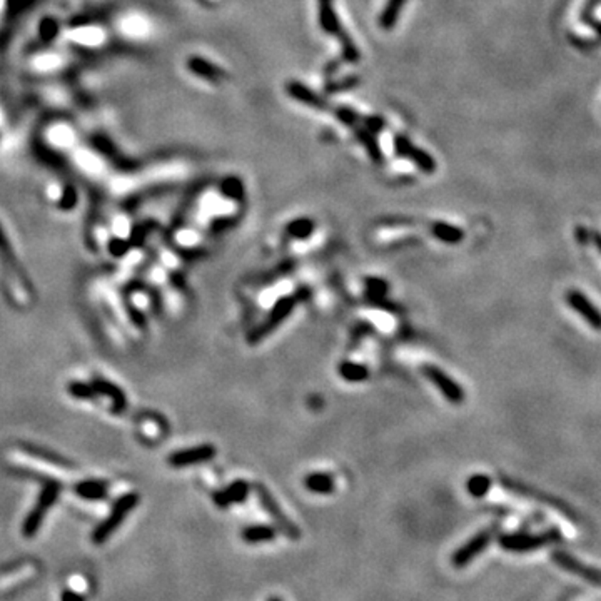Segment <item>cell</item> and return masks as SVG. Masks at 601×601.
<instances>
[{
  "mask_svg": "<svg viewBox=\"0 0 601 601\" xmlns=\"http://www.w3.org/2000/svg\"><path fill=\"white\" fill-rule=\"evenodd\" d=\"M304 298H306V291H299V292H294V294L280 298L278 303H276V306L271 309L269 316L264 319V323L259 324L256 330H252V332L249 334V343L251 344L259 343V341H263L266 336H269L279 324L284 323V319L294 311V307L298 306Z\"/></svg>",
  "mask_w": 601,
  "mask_h": 601,
  "instance_id": "1",
  "label": "cell"
},
{
  "mask_svg": "<svg viewBox=\"0 0 601 601\" xmlns=\"http://www.w3.org/2000/svg\"><path fill=\"white\" fill-rule=\"evenodd\" d=\"M319 22L321 27L327 32V34L338 35L341 39V46H343V54L350 62H356L359 59L358 49L354 44L351 42L350 35H346L341 29V23L336 17L334 7H332V0H319Z\"/></svg>",
  "mask_w": 601,
  "mask_h": 601,
  "instance_id": "2",
  "label": "cell"
},
{
  "mask_svg": "<svg viewBox=\"0 0 601 601\" xmlns=\"http://www.w3.org/2000/svg\"><path fill=\"white\" fill-rule=\"evenodd\" d=\"M137 499L139 498L135 493H129V495L122 496V498L114 504V508H112L109 518L104 519V523H100L97 530L92 533V541H94L95 544H100L106 540H109V536L117 530V526L122 523L124 518L134 510L135 504H137Z\"/></svg>",
  "mask_w": 601,
  "mask_h": 601,
  "instance_id": "3",
  "label": "cell"
},
{
  "mask_svg": "<svg viewBox=\"0 0 601 601\" xmlns=\"http://www.w3.org/2000/svg\"><path fill=\"white\" fill-rule=\"evenodd\" d=\"M254 491H256V495H258L260 506L264 508V511L269 513L271 518L274 519L276 524H278L279 530L283 531L289 540H299V536H300L299 528L296 526V524L292 523L289 518H287L286 513L280 510V506L278 504V501L274 499L272 493L267 490V488L264 486L263 483H256Z\"/></svg>",
  "mask_w": 601,
  "mask_h": 601,
  "instance_id": "4",
  "label": "cell"
},
{
  "mask_svg": "<svg viewBox=\"0 0 601 601\" xmlns=\"http://www.w3.org/2000/svg\"><path fill=\"white\" fill-rule=\"evenodd\" d=\"M498 530H499L498 524H496V526L493 524V526L486 528V530L476 533V535L473 536L470 541H466V543H464L463 546H461L459 550L451 556L452 566L455 568L468 566V564H470L471 561L479 555V553H483L484 550H486V546L491 543V540L495 538V535L498 533Z\"/></svg>",
  "mask_w": 601,
  "mask_h": 601,
  "instance_id": "5",
  "label": "cell"
},
{
  "mask_svg": "<svg viewBox=\"0 0 601 601\" xmlns=\"http://www.w3.org/2000/svg\"><path fill=\"white\" fill-rule=\"evenodd\" d=\"M560 540V533L556 530L540 533V535H528V533H513L503 535L499 538V544L508 551H531L538 550L543 544Z\"/></svg>",
  "mask_w": 601,
  "mask_h": 601,
  "instance_id": "6",
  "label": "cell"
},
{
  "mask_svg": "<svg viewBox=\"0 0 601 601\" xmlns=\"http://www.w3.org/2000/svg\"><path fill=\"white\" fill-rule=\"evenodd\" d=\"M421 372H423V374L426 376L436 388H438L441 394L450 401L451 404L463 403L464 401L463 388H461L455 379L450 378V376H448L443 370H439L438 366H432V364H428V366L421 368Z\"/></svg>",
  "mask_w": 601,
  "mask_h": 601,
  "instance_id": "7",
  "label": "cell"
},
{
  "mask_svg": "<svg viewBox=\"0 0 601 601\" xmlns=\"http://www.w3.org/2000/svg\"><path fill=\"white\" fill-rule=\"evenodd\" d=\"M57 496H59L57 484H47V486L44 488L42 495H40V498L37 501V504H35V508L30 511V515L27 516L26 521H23L22 533L26 538H32V536L37 533L40 524H42L44 516H46V513H47V510H49L50 504L54 503L55 499H57Z\"/></svg>",
  "mask_w": 601,
  "mask_h": 601,
  "instance_id": "8",
  "label": "cell"
},
{
  "mask_svg": "<svg viewBox=\"0 0 601 601\" xmlns=\"http://www.w3.org/2000/svg\"><path fill=\"white\" fill-rule=\"evenodd\" d=\"M394 149L396 154L401 155V158L410 159L412 164H416L418 169L426 172V174H431V172L436 171V162L432 159V155L428 154L426 151L416 147L406 135H396Z\"/></svg>",
  "mask_w": 601,
  "mask_h": 601,
  "instance_id": "9",
  "label": "cell"
},
{
  "mask_svg": "<svg viewBox=\"0 0 601 601\" xmlns=\"http://www.w3.org/2000/svg\"><path fill=\"white\" fill-rule=\"evenodd\" d=\"M566 300L573 311L586 321L593 330H601V311L581 291L570 289L566 292Z\"/></svg>",
  "mask_w": 601,
  "mask_h": 601,
  "instance_id": "10",
  "label": "cell"
},
{
  "mask_svg": "<svg viewBox=\"0 0 601 601\" xmlns=\"http://www.w3.org/2000/svg\"><path fill=\"white\" fill-rule=\"evenodd\" d=\"M216 456V448H212L211 444H202V446L189 448V450H184L175 452L171 456V464L175 468L189 466V464H198L204 463V461H209Z\"/></svg>",
  "mask_w": 601,
  "mask_h": 601,
  "instance_id": "11",
  "label": "cell"
},
{
  "mask_svg": "<svg viewBox=\"0 0 601 601\" xmlns=\"http://www.w3.org/2000/svg\"><path fill=\"white\" fill-rule=\"evenodd\" d=\"M287 94H289L292 99L299 100L300 104H306V106L312 107V109L324 111L327 107L326 99L321 97L319 94H316L314 90L309 89V87H306L304 84L298 82V80H292V82L287 84Z\"/></svg>",
  "mask_w": 601,
  "mask_h": 601,
  "instance_id": "12",
  "label": "cell"
},
{
  "mask_svg": "<svg viewBox=\"0 0 601 601\" xmlns=\"http://www.w3.org/2000/svg\"><path fill=\"white\" fill-rule=\"evenodd\" d=\"M247 493H249V484H247L244 479H238L232 484H229L224 491L216 493L214 503L218 504L219 508H222V510H226V508L231 506V504L240 503V501L246 499Z\"/></svg>",
  "mask_w": 601,
  "mask_h": 601,
  "instance_id": "13",
  "label": "cell"
},
{
  "mask_svg": "<svg viewBox=\"0 0 601 601\" xmlns=\"http://www.w3.org/2000/svg\"><path fill=\"white\" fill-rule=\"evenodd\" d=\"M304 488L316 495H331L336 490V483L330 473H311L304 478Z\"/></svg>",
  "mask_w": 601,
  "mask_h": 601,
  "instance_id": "14",
  "label": "cell"
},
{
  "mask_svg": "<svg viewBox=\"0 0 601 601\" xmlns=\"http://www.w3.org/2000/svg\"><path fill=\"white\" fill-rule=\"evenodd\" d=\"M432 234H435V238H438L439 240H443V242L446 244H459L461 240L464 238V232L459 229V227L451 226V224L446 222H435L431 227Z\"/></svg>",
  "mask_w": 601,
  "mask_h": 601,
  "instance_id": "15",
  "label": "cell"
},
{
  "mask_svg": "<svg viewBox=\"0 0 601 601\" xmlns=\"http://www.w3.org/2000/svg\"><path fill=\"white\" fill-rule=\"evenodd\" d=\"M404 6H406V0H388L386 7H384L383 14L379 17V23L384 30H391L394 27Z\"/></svg>",
  "mask_w": 601,
  "mask_h": 601,
  "instance_id": "16",
  "label": "cell"
},
{
  "mask_svg": "<svg viewBox=\"0 0 601 601\" xmlns=\"http://www.w3.org/2000/svg\"><path fill=\"white\" fill-rule=\"evenodd\" d=\"M356 137L359 139V142L363 144V147L366 149L368 155L372 159V162L381 164L383 162V154H381V149L378 146V142H376L374 134L370 132L368 129H356Z\"/></svg>",
  "mask_w": 601,
  "mask_h": 601,
  "instance_id": "17",
  "label": "cell"
},
{
  "mask_svg": "<svg viewBox=\"0 0 601 601\" xmlns=\"http://www.w3.org/2000/svg\"><path fill=\"white\" fill-rule=\"evenodd\" d=\"M276 538V530L272 526L266 524H256L249 526L242 531V540L246 543H263V541H271Z\"/></svg>",
  "mask_w": 601,
  "mask_h": 601,
  "instance_id": "18",
  "label": "cell"
},
{
  "mask_svg": "<svg viewBox=\"0 0 601 601\" xmlns=\"http://www.w3.org/2000/svg\"><path fill=\"white\" fill-rule=\"evenodd\" d=\"M339 374L346 381H350V383H359V381L368 379L370 371H368V368L364 366V364L344 361V363H341L339 366Z\"/></svg>",
  "mask_w": 601,
  "mask_h": 601,
  "instance_id": "19",
  "label": "cell"
},
{
  "mask_svg": "<svg viewBox=\"0 0 601 601\" xmlns=\"http://www.w3.org/2000/svg\"><path fill=\"white\" fill-rule=\"evenodd\" d=\"M191 69L194 70L198 75H202V77L209 79L211 82H218V80L224 75L222 70H219L218 67L212 66V64H209V62H206L204 59H192L191 60Z\"/></svg>",
  "mask_w": 601,
  "mask_h": 601,
  "instance_id": "20",
  "label": "cell"
},
{
  "mask_svg": "<svg viewBox=\"0 0 601 601\" xmlns=\"http://www.w3.org/2000/svg\"><path fill=\"white\" fill-rule=\"evenodd\" d=\"M491 488V479L484 475H475L468 479L466 490L473 498H483Z\"/></svg>",
  "mask_w": 601,
  "mask_h": 601,
  "instance_id": "21",
  "label": "cell"
},
{
  "mask_svg": "<svg viewBox=\"0 0 601 601\" xmlns=\"http://www.w3.org/2000/svg\"><path fill=\"white\" fill-rule=\"evenodd\" d=\"M312 231H314V222H312L311 219H306V218L292 220V222H289V226H287V234H289L291 238H294V239L309 238V236L312 234Z\"/></svg>",
  "mask_w": 601,
  "mask_h": 601,
  "instance_id": "22",
  "label": "cell"
},
{
  "mask_svg": "<svg viewBox=\"0 0 601 601\" xmlns=\"http://www.w3.org/2000/svg\"><path fill=\"white\" fill-rule=\"evenodd\" d=\"M104 491H106V488H104L102 483H97V481H89V483H82L77 488L79 495L84 496V498H89V499L102 498Z\"/></svg>",
  "mask_w": 601,
  "mask_h": 601,
  "instance_id": "23",
  "label": "cell"
},
{
  "mask_svg": "<svg viewBox=\"0 0 601 601\" xmlns=\"http://www.w3.org/2000/svg\"><path fill=\"white\" fill-rule=\"evenodd\" d=\"M242 192H244L242 182H240L238 178H229V179L224 180V184H222V194L224 195H227L229 199L239 200V199H242Z\"/></svg>",
  "mask_w": 601,
  "mask_h": 601,
  "instance_id": "24",
  "label": "cell"
},
{
  "mask_svg": "<svg viewBox=\"0 0 601 601\" xmlns=\"http://www.w3.org/2000/svg\"><path fill=\"white\" fill-rule=\"evenodd\" d=\"M334 112H336V117L347 127H356L361 122L358 112L350 109V107H339V109H336Z\"/></svg>",
  "mask_w": 601,
  "mask_h": 601,
  "instance_id": "25",
  "label": "cell"
},
{
  "mask_svg": "<svg viewBox=\"0 0 601 601\" xmlns=\"http://www.w3.org/2000/svg\"><path fill=\"white\" fill-rule=\"evenodd\" d=\"M368 287H370L371 296H381L384 298L388 291V284L381 279H368Z\"/></svg>",
  "mask_w": 601,
  "mask_h": 601,
  "instance_id": "26",
  "label": "cell"
},
{
  "mask_svg": "<svg viewBox=\"0 0 601 601\" xmlns=\"http://www.w3.org/2000/svg\"><path fill=\"white\" fill-rule=\"evenodd\" d=\"M356 84H358V80H356V77H351V79H343V82L341 84H338L334 80V82L332 84H330V86L326 87V90L327 92H339V90H346V89H351V87H354Z\"/></svg>",
  "mask_w": 601,
  "mask_h": 601,
  "instance_id": "27",
  "label": "cell"
},
{
  "mask_svg": "<svg viewBox=\"0 0 601 601\" xmlns=\"http://www.w3.org/2000/svg\"><path fill=\"white\" fill-rule=\"evenodd\" d=\"M361 122H363L364 129H368L370 132H372V134H378V132H379L381 129H383V126H384L383 119H379V117H366V119H361Z\"/></svg>",
  "mask_w": 601,
  "mask_h": 601,
  "instance_id": "28",
  "label": "cell"
},
{
  "mask_svg": "<svg viewBox=\"0 0 601 601\" xmlns=\"http://www.w3.org/2000/svg\"><path fill=\"white\" fill-rule=\"evenodd\" d=\"M578 239H580V242H586L588 239H591V242L595 244V246L598 247V251L601 252V236L596 234V232H588L586 229H578Z\"/></svg>",
  "mask_w": 601,
  "mask_h": 601,
  "instance_id": "29",
  "label": "cell"
},
{
  "mask_svg": "<svg viewBox=\"0 0 601 601\" xmlns=\"http://www.w3.org/2000/svg\"><path fill=\"white\" fill-rule=\"evenodd\" d=\"M60 601H86V598H84V596L77 591L64 590L62 596H60Z\"/></svg>",
  "mask_w": 601,
  "mask_h": 601,
  "instance_id": "30",
  "label": "cell"
},
{
  "mask_svg": "<svg viewBox=\"0 0 601 601\" xmlns=\"http://www.w3.org/2000/svg\"><path fill=\"white\" fill-rule=\"evenodd\" d=\"M269 601H283V600H280V598H271Z\"/></svg>",
  "mask_w": 601,
  "mask_h": 601,
  "instance_id": "31",
  "label": "cell"
}]
</instances>
